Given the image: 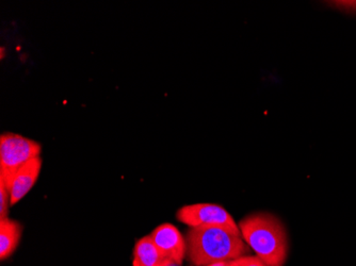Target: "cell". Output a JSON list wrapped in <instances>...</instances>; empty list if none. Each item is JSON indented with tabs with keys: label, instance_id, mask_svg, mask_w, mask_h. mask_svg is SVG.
<instances>
[{
	"label": "cell",
	"instance_id": "6da1fadb",
	"mask_svg": "<svg viewBox=\"0 0 356 266\" xmlns=\"http://www.w3.org/2000/svg\"><path fill=\"white\" fill-rule=\"evenodd\" d=\"M188 261L193 266H206L231 261L251 251L241 235L216 227L190 228L186 237Z\"/></svg>",
	"mask_w": 356,
	"mask_h": 266
},
{
	"label": "cell",
	"instance_id": "7a4b0ae2",
	"mask_svg": "<svg viewBox=\"0 0 356 266\" xmlns=\"http://www.w3.org/2000/svg\"><path fill=\"white\" fill-rule=\"evenodd\" d=\"M242 239L267 266H284L288 256L285 227L277 216L255 213L238 224Z\"/></svg>",
	"mask_w": 356,
	"mask_h": 266
},
{
	"label": "cell",
	"instance_id": "3957f363",
	"mask_svg": "<svg viewBox=\"0 0 356 266\" xmlns=\"http://www.w3.org/2000/svg\"><path fill=\"white\" fill-rule=\"evenodd\" d=\"M41 144L13 132L0 137V182L9 189L16 172L30 160L40 157Z\"/></svg>",
	"mask_w": 356,
	"mask_h": 266
},
{
	"label": "cell",
	"instance_id": "277c9868",
	"mask_svg": "<svg viewBox=\"0 0 356 266\" xmlns=\"http://www.w3.org/2000/svg\"><path fill=\"white\" fill-rule=\"evenodd\" d=\"M176 217L178 221L189 226L190 228H222L234 235H241L239 226L234 221L233 216L219 205L195 203L185 206L178 210Z\"/></svg>",
	"mask_w": 356,
	"mask_h": 266
},
{
	"label": "cell",
	"instance_id": "5b68a950",
	"mask_svg": "<svg viewBox=\"0 0 356 266\" xmlns=\"http://www.w3.org/2000/svg\"><path fill=\"white\" fill-rule=\"evenodd\" d=\"M152 240L159 251L174 264L181 265L187 255V243L181 231L172 224H163L153 230Z\"/></svg>",
	"mask_w": 356,
	"mask_h": 266
},
{
	"label": "cell",
	"instance_id": "8992f818",
	"mask_svg": "<svg viewBox=\"0 0 356 266\" xmlns=\"http://www.w3.org/2000/svg\"><path fill=\"white\" fill-rule=\"evenodd\" d=\"M42 169L41 157L30 160L16 172L9 187L11 206L22 201L35 185Z\"/></svg>",
	"mask_w": 356,
	"mask_h": 266
},
{
	"label": "cell",
	"instance_id": "52a82bcc",
	"mask_svg": "<svg viewBox=\"0 0 356 266\" xmlns=\"http://www.w3.org/2000/svg\"><path fill=\"white\" fill-rule=\"evenodd\" d=\"M172 264L173 262L159 251L151 235L141 238L136 243L133 266H170Z\"/></svg>",
	"mask_w": 356,
	"mask_h": 266
},
{
	"label": "cell",
	"instance_id": "ba28073f",
	"mask_svg": "<svg viewBox=\"0 0 356 266\" xmlns=\"http://www.w3.org/2000/svg\"><path fill=\"white\" fill-rule=\"evenodd\" d=\"M23 226L9 217L0 219V259L1 261L13 255L21 241Z\"/></svg>",
	"mask_w": 356,
	"mask_h": 266
},
{
	"label": "cell",
	"instance_id": "9c48e42d",
	"mask_svg": "<svg viewBox=\"0 0 356 266\" xmlns=\"http://www.w3.org/2000/svg\"><path fill=\"white\" fill-rule=\"evenodd\" d=\"M11 206L10 191L3 182H0V219H7L9 208Z\"/></svg>",
	"mask_w": 356,
	"mask_h": 266
},
{
	"label": "cell",
	"instance_id": "30bf717a",
	"mask_svg": "<svg viewBox=\"0 0 356 266\" xmlns=\"http://www.w3.org/2000/svg\"><path fill=\"white\" fill-rule=\"evenodd\" d=\"M229 266H267L259 258L252 256H242L229 261Z\"/></svg>",
	"mask_w": 356,
	"mask_h": 266
},
{
	"label": "cell",
	"instance_id": "8fae6325",
	"mask_svg": "<svg viewBox=\"0 0 356 266\" xmlns=\"http://www.w3.org/2000/svg\"><path fill=\"white\" fill-rule=\"evenodd\" d=\"M332 7L336 8L339 11L346 12V13L356 14V1H331Z\"/></svg>",
	"mask_w": 356,
	"mask_h": 266
},
{
	"label": "cell",
	"instance_id": "7c38bea8",
	"mask_svg": "<svg viewBox=\"0 0 356 266\" xmlns=\"http://www.w3.org/2000/svg\"><path fill=\"white\" fill-rule=\"evenodd\" d=\"M206 266H229V261L215 262V263H211Z\"/></svg>",
	"mask_w": 356,
	"mask_h": 266
},
{
	"label": "cell",
	"instance_id": "4fadbf2b",
	"mask_svg": "<svg viewBox=\"0 0 356 266\" xmlns=\"http://www.w3.org/2000/svg\"><path fill=\"white\" fill-rule=\"evenodd\" d=\"M170 266H179V265H177V264H172V265H170Z\"/></svg>",
	"mask_w": 356,
	"mask_h": 266
}]
</instances>
